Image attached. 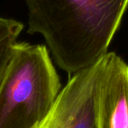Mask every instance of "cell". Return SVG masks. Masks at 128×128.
I'll use <instances>...</instances> for the list:
<instances>
[{"label":"cell","mask_w":128,"mask_h":128,"mask_svg":"<svg viewBox=\"0 0 128 128\" xmlns=\"http://www.w3.org/2000/svg\"><path fill=\"white\" fill-rule=\"evenodd\" d=\"M60 91V78L46 46L17 42L0 84V128H35Z\"/></svg>","instance_id":"2"},{"label":"cell","mask_w":128,"mask_h":128,"mask_svg":"<svg viewBox=\"0 0 128 128\" xmlns=\"http://www.w3.org/2000/svg\"><path fill=\"white\" fill-rule=\"evenodd\" d=\"M104 57L92 67L70 76L48 115L35 128H101L98 82Z\"/></svg>","instance_id":"3"},{"label":"cell","mask_w":128,"mask_h":128,"mask_svg":"<svg viewBox=\"0 0 128 128\" xmlns=\"http://www.w3.org/2000/svg\"><path fill=\"white\" fill-rule=\"evenodd\" d=\"M28 30L42 35L59 67L73 76L108 52L128 0H25Z\"/></svg>","instance_id":"1"},{"label":"cell","mask_w":128,"mask_h":128,"mask_svg":"<svg viewBox=\"0 0 128 128\" xmlns=\"http://www.w3.org/2000/svg\"><path fill=\"white\" fill-rule=\"evenodd\" d=\"M23 28L24 25L18 20L0 17V84Z\"/></svg>","instance_id":"5"},{"label":"cell","mask_w":128,"mask_h":128,"mask_svg":"<svg viewBox=\"0 0 128 128\" xmlns=\"http://www.w3.org/2000/svg\"><path fill=\"white\" fill-rule=\"evenodd\" d=\"M98 115L101 128H128V65L113 52L104 57Z\"/></svg>","instance_id":"4"}]
</instances>
